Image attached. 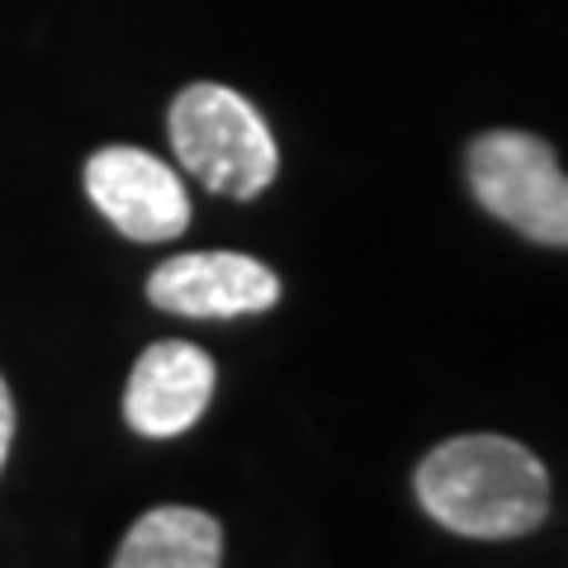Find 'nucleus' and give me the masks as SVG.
I'll use <instances>...</instances> for the list:
<instances>
[{
	"mask_svg": "<svg viewBox=\"0 0 568 568\" xmlns=\"http://www.w3.org/2000/svg\"><path fill=\"white\" fill-rule=\"evenodd\" d=\"M10 440H14V398H10L6 379H0V469H6V459H10Z\"/></svg>",
	"mask_w": 568,
	"mask_h": 568,
	"instance_id": "8",
	"label": "nucleus"
},
{
	"mask_svg": "<svg viewBox=\"0 0 568 568\" xmlns=\"http://www.w3.org/2000/svg\"><path fill=\"white\" fill-rule=\"evenodd\" d=\"M148 298L175 317H246L280 304V280L242 252H185L156 265Z\"/></svg>",
	"mask_w": 568,
	"mask_h": 568,
	"instance_id": "5",
	"label": "nucleus"
},
{
	"mask_svg": "<svg viewBox=\"0 0 568 568\" xmlns=\"http://www.w3.org/2000/svg\"><path fill=\"white\" fill-rule=\"evenodd\" d=\"M469 190L493 219L540 246H568V175L545 138L493 129L469 142Z\"/></svg>",
	"mask_w": 568,
	"mask_h": 568,
	"instance_id": "3",
	"label": "nucleus"
},
{
	"mask_svg": "<svg viewBox=\"0 0 568 568\" xmlns=\"http://www.w3.org/2000/svg\"><path fill=\"white\" fill-rule=\"evenodd\" d=\"M223 526L200 507H152L123 536L114 568H219Z\"/></svg>",
	"mask_w": 568,
	"mask_h": 568,
	"instance_id": "7",
	"label": "nucleus"
},
{
	"mask_svg": "<svg viewBox=\"0 0 568 568\" xmlns=\"http://www.w3.org/2000/svg\"><path fill=\"white\" fill-rule=\"evenodd\" d=\"M213 361L190 342H156L138 355L123 388V422L138 436L166 440L190 432L213 398Z\"/></svg>",
	"mask_w": 568,
	"mask_h": 568,
	"instance_id": "6",
	"label": "nucleus"
},
{
	"mask_svg": "<svg viewBox=\"0 0 568 568\" xmlns=\"http://www.w3.org/2000/svg\"><path fill=\"white\" fill-rule=\"evenodd\" d=\"M171 148L200 185L227 200H256L275 181L280 148L256 104L213 81L185 85L171 104Z\"/></svg>",
	"mask_w": 568,
	"mask_h": 568,
	"instance_id": "2",
	"label": "nucleus"
},
{
	"mask_svg": "<svg viewBox=\"0 0 568 568\" xmlns=\"http://www.w3.org/2000/svg\"><path fill=\"white\" fill-rule=\"evenodd\" d=\"M426 517L469 540H517L549 517V474L511 436H450L417 465Z\"/></svg>",
	"mask_w": 568,
	"mask_h": 568,
	"instance_id": "1",
	"label": "nucleus"
},
{
	"mask_svg": "<svg viewBox=\"0 0 568 568\" xmlns=\"http://www.w3.org/2000/svg\"><path fill=\"white\" fill-rule=\"evenodd\" d=\"M85 194L133 242H171L190 223L181 175L142 148H100L85 162Z\"/></svg>",
	"mask_w": 568,
	"mask_h": 568,
	"instance_id": "4",
	"label": "nucleus"
}]
</instances>
